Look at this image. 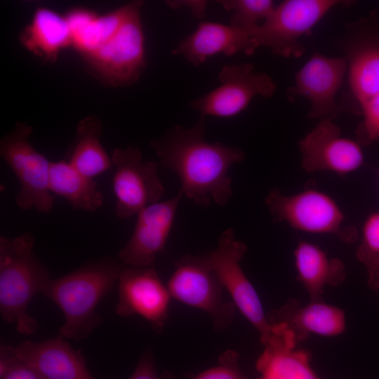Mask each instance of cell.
<instances>
[{"label":"cell","instance_id":"6da1fadb","mask_svg":"<svg viewBox=\"0 0 379 379\" xmlns=\"http://www.w3.org/2000/svg\"><path fill=\"white\" fill-rule=\"evenodd\" d=\"M204 117L194 126L176 125L149 145L161 165L175 172L183 196L198 206H225L232 195L230 168L244 161L245 153L234 146L208 142L204 139Z\"/></svg>","mask_w":379,"mask_h":379},{"label":"cell","instance_id":"7a4b0ae2","mask_svg":"<svg viewBox=\"0 0 379 379\" xmlns=\"http://www.w3.org/2000/svg\"><path fill=\"white\" fill-rule=\"evenodd\" d=\"M122 268L117 260L105 256L46 284L41 293L51 300L65 317L60 335L79 341L102 324L97 307L118 282Z\"/></svg>","mask_w":379,"mask_h":379},{"label":"cell","instance_id":"3957f363","mask_svg":"<svg viewBox=\"0 0 379 379\" xmlns=\"http://www.w3.org/2000/svg\"><path fill=\"white\" fill-rule=\"evenodd\" d=\"M35 239L23 233L14 238L0 237V314L17 332L35 333L39 323L28 313L32 298L51 279L47 267L36 257Z\"/></svg>","mask_w":379,"mask_h":379},{"label":"cell","instance_id":"277c9868","mask_svg":"<svg viewBox=\"0 0 379 379\" xmlns=\"http://www.w3.org/2000/svg\"><path fill=\"white\" fill-rule=\"evenodd\" d=\"M265 203L275 222H285L293 229L313 234H332L345 244L358 239L356 227L345 222L338 204L327 194L307 189L286 195L271 189Z\"/></svg>","mask_w":379,"mask_h":379},{"label":"cell","instance_id":"5b68a950","mask_svg":"<svg viewBox=\"0 0 379 379\" xmlns=\"http://www.w3.org/2000/svg\"><path fill=\"white\" fill-rule=\"evenodd\" d=\"M140 1L118 32L94 52L84 56L86 69L102 85L117 88L136 83L146 66Z\"/></svg>","mask_w":379,"mask_h":379},{"label":"cell","instance_id":"8992f818","mask_svg":"<svg viewBox=\"0 0 379 379\" xmlns=\"http://www.w3.org/2000/svg\"><path fill=\"white\" fill-rule=\"evenodd\" d=\"M32 127L18 121L0 141V155L15 175L19 191L15 203L22 211L50 212L54 197L50 190L51 163L29 141Z\"/></svg>","mask_w":379,"mask_h":379},{"label":"cell","instance_id":"52a82bcc","mask_svg":"<svg viewBox=\"0 0 379 379\" xmlns=\"http://www.w3.org/2000/svg\"><path fill=\"white\" fill-rule=\"evenodd\" d=\"M338 0H286L275 6L262 24L248 32L257 48L265 46L284 58H300L305 51L300 38L309 34ZM348 3V2H347Z\"/></svg>","mask_w":379,"mask_h":379},{"label":"cell","instance_id":"ba28073f","mask_svg":"<svg viewBox=\"0 0 379 379\" xmlns=\"http://www.w3.org/2000/svg\"><path fill=\"white\" fill-rule=\"evenodd\" d=\"M167 288L172 298L205 312L216 331L226 330L234 321L237 307L224 298L225 289L203 254L178 260Z\"/></svg>","mask_w":379,"mask_h":379},{"label":"cell","instance_id":"9c48e42d","mask_svg":"<svg viewBox=\"0 0 379 379\" xmlns=\"http://www.w3.org/2000/svg\"><path fill=\"white\" fill-rule=\"evenodd\" d=\"M338 44L347 64L351 111L359 115L379 93V11L348 23Z\"/></svg>","mask_w":379,"mask_h":379},{"label":"cell","instance_id":"30bf717a","mask_svg":"<svg viewBox=\"0 0 379 379\" xmlns=\"http://www.w3.org/2000/svg\"><path fill=\"white\" fill-rule=\"evenodd\" d=\"M246 251V244L236 239L234 229L227 228L220 234L217 247L203 255L236 307L259 332L263 343L271 333V326L256 290L241 267Z\"/></svg>","mask_w":379,"mask_h":379},{"label":"cell","instance_id":"8fae6325","mask_svg":"<svg viewBox=\"0 0 379 379\" xmlns=\"http://www.w3.org/2000/svg\"><path fill=\"white\" fill-rule=\"evenodd\" d=\"M111 158L115 213L119 218H129L160 201L165 189L156 162L144 161L140 149L134 145L114 149Z\"/></svg>","mask_w":379,"mask_h":379},{"label":"cell","instance_id":"7c38bea8","mask_svg":"<svg viewBox=\"0 0 379 379\" xmlns=\"http://www.w3.org/2000/svg\"><path fill=\"white\" fill-rule=\"evenodd\" d=\"M220 84L192 102L201 117H233L244 111L255 96L269 98L277 85L268 74L251 63L225 65L218 74Z\"/></svg>","mask_w":379,"mask_h":379},{"label":"cell","instance_id":"4fadbf2b","mask_svg":"<svg viewBox=\"0 0 379 379\" xmlns=\"http://www.w3.org/2000/svg\"><path fill=\"white\" fill-rule=\"evenodd\" d=\"M117 284L116 314L121 317L139 315L160 334L168 319L171 297L154 266L123 267Z\"/></svg>","mask_w":379,"mask_h":379},{"label":"cell","instance_id":"5bb4252c","mask_svg":"<svg viewBox=\"0 0 379 379\" xmlns=\"http://www.w3.org/2000/svg\"><path fill=\"white\" fill-rule=\"evenodd\" d=\"M347 70L345 58H332L314 52L295 77L286 91L290 101L302 96L310 100L308 118L335 119L340 113L335 96Z\"/></svg>","mask_w":379,"mask_h":379},{"label":"cell","instance_id":"9a60e30c","mask_svg":"<svg viewBox=\"0 0 379 379\" xmlns=\"http://www.w3.org/2000/svg\"><path fill=\"white\" fill-rule=\"evenodd\" d=\"M302 168L307 173L331 171L345 175L364 164L361 145L343 137L331 120L319 121L299 142Z\"/></svg>","mask_w":379,"mask_h":379},{"label":"cell","instance_id":"2e32d148","mask_svg":"<svg viewBox=\"0 0 379 379\" xmlns=\"http://www.w3.org/2000/svg\"><path fill=\"white\" fill-rule=\"evenodd\" d=\"M182 197L179 190L173 197L152 204L137 215L133 233L119 252L122 264L133 267L154 265L166 246Z\"/></svg>","mask_w":379,"mask_h":379},{"label":"cell","instance_id":"e0dca14e","mask_svg":"<svg viewBox=\"0 0 379 379\" xmlns=\"http://www.w3.org/2000/svg\"><path fill=\"white\" fill-rule=\"evenodd\" d=\"M7 347L16 359L32 368L42 379H96L87 368L82 353L60 335Z\"/></svg>","mask_w":379,"mask_h":379},{"label":"cell","instance_id":"ac0fdd59","mask_svg":"<svg viewBox=\"0 0 379 379\" xmlns=\"http://www.w3.org/2000/svg\"><path fill=\"white\" fill-rule=\"evenodd\" d=\"M269 324H281L295 336L298 344L310 335L334 337L346 328L344 311L323 300H310L307 304L289 298L280 307L267 314Z\"/></svg>","mask_w":379,"mask_h":379},{"label":"cell","instance_id":"d6986e66","mask_svg":"<svg viewBox=\"0 0 379 379\" xmlns=\"http://www.w3.org/2000/svg\"><path fill=\"white\" fill-rule=\"evenodd\" d=\"M270 325L271 333L255 364L258 379H321L311 366L310 352L298 347L293 333L281 324Z\"/></svg>","mask_w":379,"mask_h":379},{"label":"cell","instance_id":"ffe728a7","mask_svg":"<svg viewBox=\"0 0 379 379\" xmlns=\"http://www.w3.org/2000/svg\"><path fill=\"white\" fill-rule=\"evenodd\" d=\"M250 34L231 25L201 22L172 51L193 65L198 66L213 55H232L241 52L253 54L256 50Z\"/></svg>","mask_w":379,"mask_h":379},{"label":"cell","instance_id":"44dd1931","mask_svg":"<svg viewBox=\"0 0 379 379\" xmlns=\"http://www.w3.org/2000/svg\"><path fill=\"white\" fill-rule=\"evenodd\" d=\"M293 257L298 279L307 292L310 300H322L326 287L340 286L346 278L343 262L330 257L314 244L298 241Z\"/></svg>","mask_w":379,"mask_h":379},{"label":"cell","instance_id":"7402d4cb","mask_svg":"<svg viewBox=\"0 0 379 379\" xmlns=\"http://www.w3.org/2000/svg\"><path fill=\"white\" fill-rule=\"evenodd\" d=\"M19 41L30 53L53 63L64 49L72 47V36L64 16L48 8H38L19 34Z\"/></svg>","mask_w":379,"mask_h":379},{"label":"cell","instance_id":"603a6c76","mask_svg":"<svg viewBox=\"0 0 379 379\" xmlns=\"http://www.w3.org/2000/svg\"><path fill=\"white\" fill-rule=\"evenodd\" d=\"M102 124L98 115L82 119L76 128L67 161L84 175L94 178L112 166V158L102 146Z\"/></svg>","mask_w":379,"mask_h":379},{"label":"cell","instance_id":"cb8c5ba5","mask_svg":"<svg viewBox=\"0 0 379 379\" xmlns=\"http://www.w3.org/2000/svg\"><path fill=\"white\" fill-rule=\"evenodd\" d=\"M49 187L53 194L65 198L75 210L94 212L103 206L104 197L97 182L67 160L51 161Z\"/></svg>","mask_w":379,"mask_h":379},{"label":"cell","instance_id":"d4e9b609","mask_svg":"<svg viewBox=\"0 0 379 379\" xmlns=\"http://www.w3.org/2000/svg\"><path fill=\"white\" fill-rule=\"evenodd\" d=\"M140 1H131L102 15H96L72 41V47L83 56L94 52L120 29Z\"/></svg>","mask_w":379,"mask_h":379},{"label":"cell","instance_id":"484cf974","mask_svg":"<svg viewBox=\"0 0 379 379\" xmlns=\"http://www.w3.org/2000/svg\"><path fill=\"white\" fill-rule=\"evenodd\" d=\"M223 8L232 11L230 25L248 32L258 22L265 19L274 8L271 0H223L219 1Z\"/></svg>","mask_w":379,"mask_h":379},{"label":"cell","instance_id":"4316f807","mask_svg":"<svg viewBox=\"0 0 379 379\" xmlns=\"http://www.w3.org/2000/svg\"><path fill=\"white\" fill-rule=\"evenodd\" d=\"M356 257L367 272L379 270V211L370 213L366 218Z\"/></svg>","mask_w":379,"mask_h":379},{"label":"cell","instance_id":"83f0119b","mask_svg":"<svg viewBox=\"0 0 379 379\" xmlns=\"http://www.w3.org/2000/svg\"><path fill=\"white\" fill-rule=\"evenodd\" d=\"M239 354L233 350L222 353L217 364L195 374H189V379H248L239 367Z\"/></svg>","mask_w":379,"mask_h":379},{"label":"cell","instance_id":"f1b7e54d","mask_svg":"<svg viewBox=\"0 0 379 379\" xmlns=\"http://www.w3.org/2000/svg\"><path fill=\"white\" fill-rule=\"evenodd\" d=\"M362 120L356 131L357 141L361 145H369L379 141V93L361 109Z\"/></svg>","mask_w":379,"mask_h":379},{"label":"cell","instance_id":"f546056e","mask_svg":"<svg viewBox=\"0 0 379 379\" xmlns=\"http://www.w3.org/2000/svg\"><path fill=\"white\" fill-rule=\"evenodd\" d=\"M1 379H42L30 366L16 359L7 345L0 347Z\"/></svg>","mask_w":379,"mask_h":379},{"label":"cell","instance_id":"4dcf8cb0","mask_svg":"<svg viewBox=\"0 0 379 379\" xmlns=\"http://www.w3.org/2000/svg\"><path fill=\"white\" fill-rule=\"evenodd\" d=\"M129 379H175L168 371L158 372L153 354L146 350L140 357L138 364Z\"/></svg>","mask_w":379,"mask_h":379},{"label":"cell","instance_id":"1f68e13d","mask_svg":"<svg viewBox=\"0 0 379 379\" xmlns=\"http://www.w3.org/2000/svg\"><path fill=\"white\" fill-rule=\"evenodd\" d=\"M166 3L173 8L186 6L191 9L193 15L197 18L201 19L206 16L207 2L205 1H167Z\"/></svg>","mask_w":379,"mask_h":379},{"label":"cell","instance_id":"d6a6232c","mask_svg":"<svg viewBox=\"0 0 379 379\" xmlns=\"http://www.w3.org/2000/svg\"><path fill=\"white\" fill-rule=\"evenodd\" d=\"M368 285L376 291H379V270L368 272Z\"/></svg>","mask_w":379,"mask_h":379},{"label":"cell","instance_id":"836d02e7","mask_svg":"<svg viewBox=\"0 0 379 379\" xmlns=\"http://www.w3.org/2000/svg\"><path fill=\"white\" fill-rule=\"evenodd\" d=\"M378 177H379V168L378 169Z\"/></svg>","mask_w":379,"mask_h":379}]
</instances>
